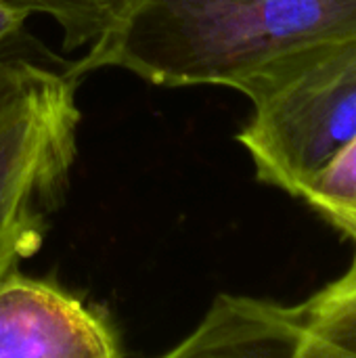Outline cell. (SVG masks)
Returning a JSON list of instances; mask_svg holds the SVG:
<instances>
[{
  "label": "cell",
  "mask_w": 356,
  "mask_h": 358,
  "mask_svg": "<svg viewBox=\"0 0 356 358\" xmlns=\"http://www.w3.org/2000/svg\"><path fill=\"white\" fill-rule=\"evenodd\" d=\"M17 36L0 44V103L8 94H13L21 84H25L31 76H36L40 67L46 65L42 61L31 59L27 50L21 48Z\"/></svg>",
  "instance_id": "52a82bcc"
},
{
  "label": "cell",
  "mask_w": 356,
  "mask_h": 358,
  "mask_svg": "<svg viewBox=\"0 0 356 358\" xmlns=\"http://www.w3.org/2000/svg\"><path fill=\"white\" fill-rule=\"evenodd\" d=\"M306 358L356 357V258L332 283L298 302Z\"/></svg>",
  "instance_id": "8992f818"
},
{
  "label": "cell",
  "mask_w": 356,
  "mask_h": 358,
  "mask_svg": "<svg viewBox=\"0 0 356 358\" xmlns=\"http://www.w3.org/2000/svg\"><path fill=\"white\" fill-rule=\"evenodd\" d=\"M76 78L44 65L0 103V279L40 252L78 153Z\"/></svg>",
  "instance_id": "3957f363"
},
{
  "label": "cell",
  "mask_w": 356,
  "mask_h": 358,
  "mask_svg": "<svg viewBox=\"0 0 356 358\" xmlns=\"http://www.w3.org/2000/svg\"><path fill=\"white\" fill-rule=\"evenodd\" d=\"M34 8L31 0H0V44L21 31Z\"/></svg>",
  "instance_id": "ba28073f"
},
{
  "label": "cell",
  "mask_w": 356,
  "mask_h": 358,
  "mask_svg": "<svg viewBox=\"0 0 356 358\" xmlns=\"http://www.w3.org/2000/svg\"><path fill=\"white\" fill-rule=\"evenodd\" d=\"M356 34V0H109L80 78L120 67L157 86L237 92L283 61Z\"/></svg>",
  "instance_id": "6da1fadb"
},
{
  "label": "cell",
  "mask_w": 356,
  "mask_h": 358,
  "mask_svg": "<svg viewBox=\"0 0 356 358\" xmlns=\"http://www.w3.org/2000/svg\"><path fill=\"white\" fill-rule=\"evenodd\" d=\"M237 141L256 178L292 197L356 138V34L317 44L243 86Z\"/></svg>",
  "instance_id": "7a4b0ae2"
},
{
  "label": "cell",
  "mask_w": 356,
  "mask_h": 358,
  "mask_svg": "<svg viewBox=\"0 0 356 358\" xmlns=\"http://www.w3.org/2000/svg\"><path fill=\"white\" fill-rule=\"evenodd\" d=\"M306 346L296 304L220 294L199 327L168 357L306 358Z\"/></svg>",
  "instance_id": "5b68a950"
},
{
  "label": "cell",
  "mask_w": 356,
  "mask_h": 358,
  "mask_svg": "<svg viewBox=\"0 0 356 358\" xmlns=\"http://www.w3.org/2000/svg\"><path fill=\"white\" fill-rule=\"evenodd\" d=\"M111 323L57 283L0 279V358H118Z\"/></svg>",
  "instance_id": "277c9868"
}]
</instances>
